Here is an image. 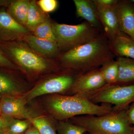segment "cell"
I'll return each mask as SVG.
<instances>
[{
  "instance_id": "1",
  "label": "cell",
  "mask_w": 134,
  "mask_h": 134,
  "mask_svg": "<svg viewBox=\"0 0 134 134\" xmlns=\"http://www.w3.org/2000/svg\"><path fill=\"white\" fill-rule=\"evenodd\" d=\"M114 55L104 33L86 44L66 51L60 60L65 66L76 69L80 74L100 68L114 60Z\"/></svg>"
},
{
  "instance_id": "2",
  "label": "cell",
  "mask_w": 134,
  "mask_h": 134,
  "mask_svg": "<svg viewBox=\"0 0 134 134\" xmlns=\"http://www.w3.org/2000/svg\"><path fill=\"white\" fill-rule=\"evenodd\" d=\"M47 105L53 115L60 121L77 116H100L113 110L111 105L103 104L99 105L78 95L67 96L55 94L49 99Z\"/></svg>"
},
{
  "instance_id": "3",
  "label": "cell",
  "mask_w": 134,
  "mask_h": 134,
  "mask_svg": "<svg viewBox=\"0 0 134 134\" xmlns=\"http://www.w3.org/2000/svg\"><path fill=\"white\" fill-rule=\"evenodd\" d=\"M113 111L100 116L85 115L72 118L89 134H134L127 109Z\"/></svg>"
},
{
  "instance_id": "4",
  "label": "cell",
  "mask_w": 134,
  "mask_h": 134,
  "mask_svg": "<svg viewBox=\"0 0 134 134\" xmlns=\"http://www.w3.org/2000/svg\"><path fill=\"white\" fill-rule=\"evenodd\" d=\"M54 34L59 50L66 52L93 40L104 32L86 21L76 25L52 23Z\"/></svg>"
},
{
  "instance_id": "5",
  "label": "cell",
  "mask_w": 134,
  "mask_h": 134,
  "mask_svg": "<svg viewBox=\"0 0 134 134\" xmlns=\"http://www.w3.org/2000/svg\"><path fill=\"white\" fill-rule=\"evenodd\" d=\"M78 95L95 104L113 105V111L124 110L134 102V83L127 85H105L97 90Z\"/></svg>"
},
{
  "instance_id": "6",
  "label": "cell",
  "mask_w": 134,
  "mask_h": 134,
  "mask_svg": "<svg viewBox=\"0 0 134 134\" xmlns=\"http://www.w3.org/2000/svg\"><path fill=\"white\" fill-rule=\"evenodd\" d=\"M0 48L10 60L26 70L39 73L49 67L47 60L26 44L14 41L3 42Z\"/></svg>"
},
{
  "instance_id": "7",
  "label": "cell",
  "mask_w": 134,
  "mask_h": 134,
  "mask_svg": "<svg viewBox=\"0 0 134 134\" xmlns=\"http://www.w3.org/2000/svg\"><path fill=\"white\" fill-rule=\"evenodd\" d=\"M75 79L68 74L58 76L39 84L22 96L27 102L42 95L63 93L70 89Z\"/></svg>"
},
{
  "instance_id": "8",
  "label": "cell",
  "mask_w": 134,
  "mask_h": 134,
  "mask_svg": "<svg viewBox=\"0 0 134 134\" xmlns=\"http://www.w3.org/2000/svg\"><path fill=\"white\" fill-rule=\"evenodd\" d=\"M97 7V14L99 21L108 40L121 33L114 6L103 4L99 0H94Z\"/></svg>"
},
{
  "instance_id": "9",
  "label": "cell",
  "mask_w": 134,
  "mask_h": 134,
  "mask_svg": "<svg viewBox=\"0 0 134 134\" xmlns=\"http://www.w3.org/2000/svg\"><path fill=\"white\" fill-rule=\"evenodd\" d=\"M105 85L99 68L78 75L69 90L73 95H78L97 90Z\"/></svg>"
},
{
  "instance_id": "10",
  "label": "cell",
  "mask_w": 134,
  "mask_h": 134,
  "mask_svg": "<svg viewBox=\"0 0 134 134\" xmlns=\"http://www.w3.org/2000/svg\"><path fill=\"white\" fill-rule=\"evenodd\" d=\"M28 32V29L17 23L5 9H0V43L23 38Z\"/></svg>"
},
{
  "instance_id": "11",
  "label": "cell",
  "mask_w": 134,
  "mask_h": 134,
  "mask_svg": "<svg viewBox=\"0 0 134 134\" xmlns=\"http://www.w3.org/2000/svg\"><path fill=\"white\" fill-rule=\"evenodd\" d=\"M27 102L23 96L3 97L0 101L1 114L5 118L29 120L32 118L26 107Z\"/></svg>"
},
{
  "instance_id": "12",
  "label": "cell",
  "mask_w": 134,
  "mask_h": 134,
  "mask_svg": "<svg viewBox=\"0 0 134 134\" xmlns=\"http://www.w3.org/2000/svg\"><path fill=\"white\" fill-rule=\"evenodd\" d=\"M114 7L120 30L134 40V5L129 2L118 1Z\"/></svg>"
},
{
  "instance_id": "13",
  "label": "cell",
  "mask_w": 134,
  "mask_h": 134,
  "mask_svg": "<svg viewBox=\"0 0 134 134\" xmlns=\"http://www.w3.org/2000/svg\"><path fill=\"white\" fill-rule=\"evenodd\" d=\"M23 39L30 48L40 55L48 57H54L59 55V48L57 42L37 37L28 34Z\"/></svg>"
},
{
  "instance_id": "14",
  "label": "cell",
  "mask_w": 134,
  "mask_h": 134,
  "mask_svg": "<svg viewBox=\"0 0 134 134\" xmlns=\"http://www.w3.org/2000/svg\"><path fill=\"white\" fill-rule=\"evenodd\" d=\"M77 16L96 29L103 30L97 14V7L94 1L74 0Z\"/></svg>"
},
{
  "instance_id": "15",
  "label": "cell",
  "mask_w": 134,
  "mask_h": 134,
  "mask_svg": "<svg viewBox=\"0 0 134 134\" xmlns=\"http://www.w3.org/2000/svg\"><path fill=\"white\" fill-rule=\"evenodd\" d=\"M110 49L114 55L134 59V40L121 32L108 40Z\"/></svg>"
},
{
  "instance_id": "16",
  "label": "cell",
  "mask_w": 134,
  "mask_h": 134,
  "mask_svg": "<svg viewBox=\"0 0 134 134\" xmlns=\"http://www.w3.org/2000/svg\"><path fill=\"white\" fill-rule=\"evenodd\" d=\"M119 75L115 85H127L134 83V59L119 57Z\"/></svg>"
},
{
  "instance_id": "17",
  "label": "cell",
  "mask_w": 134,
  "mask_h": 134,
  "mask_svg": "<svg viewBox=\"0 0 134 134\" xmlns=\"http://www.w3.org/2000/svg\"><path fill=\"white\" fill-rule=\"evenodd\" d=\"M30 3V1L28 0L12 1L7 10L17 23L25 27L27 22Z\"/></svg>"
},
{
  "instance_id": "18",
  "label": "cell",
  "mask_w": 134,
  "mask_h": 134,
  "mask_svg": "<svg viewBox=\"0 0 134 134\" xmlns=\"http://www.w3.org/2000/svg\"><path fill=\"white\" fill-rule=\"evenodd\" d=\"M36 1H30L26 28L33 31L36 27L44 21L47 18Z\"/></svg>"
},
{
  "instance_id": "19",
  "label": "cell",
  "mask_w": 134,
  "mask_h": 134,
  "mask_svg": "<svg viewBox=\"0 0 134 134\" xmlns=\"http://www.w3.org/2000/svg\"><path fill=\"white\" fill-rule=\"evenodd\" d=\"M100 69L106 85H115L119 75V64L117 60H113L104 64Z\"/></svg>"
},
{
  "instance_id": "20",
  "label": "cell",
  "mask_w": 134,
  "mask_h": 134,
  "mask_svg": "<svg viewBox=\"0 0 134 134\" xmlns=\"http://www.w3.org/2000/svg\"><path fill=\"white\" fill-rule=\"evenodd\" d=\"M21 93V90L14 79L0 72V94L15 95Z\"/></svg>"
},
{
  "instance_id": "21",
  "label": "cell",
  "mask_w": 134,
  "mask_h": 134,
  "mask_svg": "<svg viewBox=\"0 0 134 134\" xmlns=\"http://www.w3.org/2000/svg\"><path fill=\"white\" fill-rule=\"evenodd\" d=\"M32 32L33 35L37 37L56 42L53 30L52 23L48 18L44 21L37 26Z\"/></svg>"
},
{
  "instance_id": "22",
  "label": "cell",
  "mask_w": 134,
  "mask_h": 134,
  "mask_svg": "<svg viewBox=\"0 0 134 134\" xmlns=\"http://www.w3.org/2000/svg\"><path fill=\"white\" fill-rule=\"evenodd\" d=\"M8 119V125L7 132L3 134H22L26 132L31 124L29 120L13 118Z\"/></svg>"
},
{
  "instance_id": "23",
  "label": "cell",
  "mask_w": 134,
  "mask_h": 134,
  "mask_svg": "<svg viewBox=\"0 0 134 134\" xmlns=\"http://www.w3.org/2000/svg\"><path fill=\"white\" fill-rule=\"evenodd\" d=\"M29 120L40 134H56L52 124L44 117H33Z\"/></svg>"
},
{
  "instance_id": "24",
  "label": "cell",
  "mask_w": 134,
  "mask_h": 134,
  "mask_svg": "<svg viewBox=\"0 0 134 134\" xmlns=\"http://www.w3.org/2000/svg\"><path fill=\"white\" fill-rule=\"evenodd\" d=\"M60 134H84L86 130L81 126L73 123L61 121L58 125Z\"/></svg>"
},
{
  "instance_id": "25",
  "label": "cell",
  "mask_w": 134,
  "mask_h": 134,
  "mask_svg": "<svg viewBox=\"0 0 134 134\" xmlns=\"http://www.w3.org/2000/svg\"><path fill=\"white\" fill-rule=\"evenodd\" d=\"M37 3L44 13L53 12L57 9L58 4V1L56 0H40Z\"/></svg>"
},
{
  "instance_id": "26",
  "label": "cell",
  "mask_w": 134,
  "mask_h": 134,
  "mask_svg": "<svg viewBox=\"0 0 134 134\" xmlns=\"http://www.w3.org/2000/svg\"><path fill=\"white\" fill-rule=\"evenodd\" d=\"M0 66L14 69L15 66L0 48Z\"/></svg>"
},
{
  "instance_id": "27",
  "label": "cell",
  "mask_w": 134,
  "mask_h": 134,
  "mask_svg": "<svg viewBox=\"0 0 134 134\" xmlns=\"http://www.w3.org/2000/svg\"><path fill=\"white\" fill-rule=\"evenodd\" d=\"M8 125V119L0 117V134H3L7 132Z\"/></svg>"
},
{
  "instance_id": "28",
  "label": "cell",
  "mask_w": 134,
  "mask_h": 134,
  "mask_svg": "<svg viewBox=\"0 0 134 134\" xmlns=\"http://www.w3.org/2000/svg\"><path fill=\"white\" fill-rule=\"evenodd\" d=\"M126 112L130 122L132 125H134V102L129 107Z\"/></svg>"
},
{
  "instance_id": "29",
  "label": "cell",
  "mask_w": 134,
  "mask_h": 134,
  "mask_svg": "<svg viewBox=\"0 0 134 134\" xmlns=\"http://www.w3.org/2000/svg\"><path fill=\"white\" fill-rule=\"evenodd\" d=\"M99 1L103 4L110 6H114L118 1L116 0H99Z\"/></svg>"
},
{
  "instance_id": "30",
  "label": "cell",
  "mask_w": 134,
  "mask_h": 134,
  "mask_svg": "<svg viewBox=\"0 0 134 134\" xmlns=\"http://www.w3.org/2000/svg\"><path fill=\"white\" fill-rule=\"evenodd\" d=\"M24 134H40L39 133L37 130L36 129L34 126H33L30 127L27 129L25 133Z\"/></svg>"
},
{
  "instance_id": "31",
  "label": "cell",
  "mask_w": 134,
  "mask_h": 134,
  "mask_svg": "<svg viewBox=\"0 0 134 134\" xmlns=\"http://www.w3.org/2000/svg\"><path fill=\"white\" fill-rule=\"evenodd\" d=\"M12 1L10 0H0V8L8 7Z\"/></svg>"
},
{
  "instance_id": "32",
  "label": "cell",
  "mask_w": 134,
  "mask_h": 134,
  "mask_svg": "<svg viewBox=\"0 0 134 134\" xmlns=\"http://www.w3.org/2000/svg\"><path fill=\"white\" fill-rule=\"evenodd\" d=\"M133 133H134V125H133Z\"/></svg>"
},
{
  "instance_id": "33",
  "label": "cell",
  "mask_w": 134,
  "mask_h": 134,
  "mask_svg": "<svg viewBox=\"0 0 134 134\" xmlns=\"http://www.w3.org/2000/svg\"><path fill=\"white\" fill-rule=\"evenodd\" d=\"M131 2L134 3V0H132V1H131Z\"/></svg>"
},
{
  "instance_id": "34",
  "label": "cell",
  "mask_w": 134,
  "mask_h": 134,
  "mask_svg": "<svg viewBox=\"0 0 134 134\" xmlns=\"http://www.w3.org/2000/svg\"><path fill=\"white\" fill-rule=\"evenodd\" d=\"M1 111H0V115H1Z\"/></svg>"
},
{
  "instance_id": "35",
  "label": "cell",
  "mask_w": 134,
  "mask_h": 134,
  "mask_svg": "<svg viewBox=\"0 0 134 134\" xmlns=\"http://www.w3.org/2000/svg\"></svg>"
}]
</instances>
